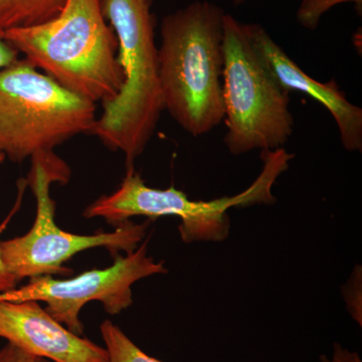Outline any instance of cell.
<instances>
[{"label": "cell", "mask_w": 362, "mask_h": 362, "mask_svg": "<svg viewBox=\"0 0 362 362\" xmlns=\"http://www.w3.org/2000/svg\"><path fill=\"white\" fill-rule=\"evenodd\" d=\"M225 16L221 6L204 0L162 20L157 56L164 110L194 137L211 132L225 119Z\"/></svg>", "instance_id": "1"}, {"label": "cell", "mask_w": 362, "mask_h": 362, "mask_svg": "<svg viewBox=\"0 0 362 362\" xmlns=\"http://www.w3.org/2000/svg\"><path fill=\"white\" fill-rule=\"evenodd\" d=\"M102 0H66L52 20L4 33V40L37 70L95 105L120 92L124 74L118 40Z\"/></svg>", "instance_id": "2"}, {"label": "cell", "mask_w": 362, "mask_h": 362, "mask_svg": "<svg viewBox=\"0 0 362 362\" xmlns=\"http://www.w3.org/2000/svg\"><path fill=\"white\" fill-rule=\"evenodd\" d=\"M102 6L118 40L124 82L118 95L103 105L90 133L122 152L131 166L148 145L164 110L152 0H102Z\"/></svg>", "instance_id": "3"}, {"label": "cell", "mask_w": 362, "mask_h": 362, "mask_svg": "<svg viewBox=\"0 0 362 362\" xmlns=\"http://www.w3.org/2000/svg\"><path fill=\"white\" fill-rule=\"evenodd\" d=\"M293 154L284 148L263 151V168L257 180L245 192L213 201H192L175 187L158 189L145 185L141 175L128 166L122 182L115 192L100 197L86 207L85 218H104L118 226L136 216L151 218L177 216L180 238L187 244L194 242H223L230 235L228 209L277 202L272 192L279 176L289 168Z\"/></svg>", "instance_id": "4"}, {"label": "cell", "mask_w": 362, "mask_h": 362, "mask_svg": "<svg viewBox=\"0 0 362 362\" xmlns=\"http://www.w3.org/2000/svg\"><path fill=\"white\" fill-rule=\"evenodd\" d=\"M96 105L69 92L18 59L0 70V152L21 162L82 133L96 122Z\"/></svg>", "instance_id": "5"}, {"label": "cell", "mask_w": 362, "mask_h": 362, "mask_svg": "<svg viewBox=\"0 0 362 362\" xmlns=\"http://www.w3.org/2000/svg\"><path fill=\"white\" fill-rule=\"evenodd\" d=\"M223 47L226 148L233 156L282 148L294 130L290 93L259 58L244 25L228 13Z\"/></svg>", "instance_id": "6"}, {"label": "cell", "mask_w": 362, "mask_h": 362, "mask_svg": "<svg viewBox=\"0 0 362 362\" xmlns=\"http://www.w3.org/2000/svg\"><path fill=\"white\" fill-rule=\"evenodd\" d=\"M32 158L26 185L37 202L35 223L25 235L0 242L2 259L18 281L42 276H69L71 269L64 266L78 252L103 247L112 256L137 249L144 240L150 220L143 223L128 220L112 233L83 235L65 232L54 221L56 202L51 197L52 183L68 182L70 168L54 151L40 152Z\"/></svg>", "instance_id": "7"}, {"label": "cell", "mask_w": 362, "mask_h": 362, "mask_svg": "<svg viewBox=\"0 0 362 362\" xmlns=\"http://www.w3.org/2000/svg\"><path fill=\"white\" fill-rule=\"evenodd\" d=\"M149 240L126 256L114 255L113 265L93 269L76 277L59 280L52 276L30 279L28 284L16 288L0 298L23 301L45 302V311L78 337L84 334V325L78 315L88 302L99 301L105 311L117 315L133 304L132 286L141 279L166 274L164 262L148 256Z\"/></svg>", "instance_id": "8"}, {"label": "cell", "mask_w": 362, "mask_h": 362, "mask_svg": "<svg viewBox=\"0 0 362 362\" xmlns=\"http://www.w3.org/2000/svg\"><path fill=\"white\" fill-rule=\"evenodd\" d=\"M0 338L52 362H109L105 347L71 332L35 300L0 298Z\"/></svg>", "instance_id": "9"}, {"label": "cell", "mask_w": 362, "mask_h": 362, "mask_svg": "<svg viewBox=\"0 0 362 362\" xmlns=\"http://www.w3.org/2000/svg\"><path fill=\"white\" fill-rule=\"evenodd\" d=\"M245 32L273 77L288 93H304L327 109L337 124L340 142L349 152L362 151V109L350 103L337 81L321 83L307 75L258 23H243Z\"/></svg>", "instance_id": "10"}, {"label": "cell", "mask_w": 362, "mask_h": 362, "mask_svg": "<svg viewBox=\"0 0 362 362\" xmlns=\"http://www.w3.org/2000/svg\"><path fill=\"white\" fill-rule=\"evenodd\" d=\"M66 4V0H0V33L47 23Z\"/></svg>", "instance_id": "11"}, {"label": "cell", "mask_w": 362, "mask_h": 362, "mask_svg": "<svg viewBox=\"0 0 362 362\" xmlns=\"http://www.w3.org/2000/svg\"><path fill=\"white\" fill-rule=\"evenodd\" d=\"M109 362H162L140 349L119 326L110 320L100 325Z\"/></svg>", "instance_id": "12"}, {"label": "cell", "mask_w": 362, "mask_h": 362, "mask_svg": "<svg viewBox=\"0 0 362 362\" xmlns=\"http://www.w3.org/2000/svg\"><path fill=\"white\" fill-rule=\"evenodd\" d=\"M343 4H354L361 11L362 0H301L296 13L298 23L306 30H316L324 14Z\"/></svg>", "instance_id": "13"}, {"label": "cell", "mask_w": 362, "mask_h": 362, "mask_svg": "<svg viewBox=\"0 0 362 362\" xmlns=\"http://www.w3.org/2000/svg\"><path fill=\"white\" fill-rule=\"evenodd\" d=\"M361 274V267L356 266L349 282L343 287V296L345 298L350 315L359 324V326L362 325Z\"/></svg>", "instance_id": "14"}, {"label": "cell", "mask_w": 362, "mask_h": 362, "mask_svg": "<svg viewBox=\"0 0 362 362\" xmlns=\"http://www.w3.org/2000/svg\"><path fill=\"white\" fill-rule=\"evenodd\" d=\"M25 181L23 185H20V197H18V201L16 202V206L14 207L13 211H11V214H9L6 218V221L0 225V235L6 230L7 223L11 221V216L18 211V207L20 206L21 201V195H23V188H25ZM18 283H20V281L8 270V268H7L6 264H4V259H2L1 252H0V296L7 294V293L14 291V290L18 288Z\"/></svg>", "instance_id": "15"}, {"label": "cell", "mask_w": 362, "mask_h": 362, "mask_svg": "<svg viewBox=\"0 0 362 362\" xmlns=\"http://www.w3.org/2000/svg\"><path fill=\"white\" fill-rule=\"evenodd\" d=\"M0 362H52L42 357L32 356L16 345L7 342L6 346L0 349Z\"/></svg>", "instance_id": "16"}, {"label": "cell", "mask_w": 362, "mask_h": 362, "mask_svg": "<svg viewBox=\"0 0 362 362\" xmlns=\"http://www.w3.org/2000/svg\"><path fill=\"white\" fill-rule=\"evenodd\" d=\"M320 362H362L361 356L356 351H350L338 343L333 344L332 356H320Z\"/></svg>", "instance_id": "17"}, {"label": "cell", "mask_w": 362, "mask_h": 362, "mask_svg": "<svg viewBox=\"0 0 362 362\" xmlns=\"http://www.w3.org/2000/svg\"><path fill=\"white\" fill-rule=\"evenodd\" d=\"M18 51L4 40V33H0V70L18 61Z\"/></svg>", "instance_id": "18"}, {"label": "cell", "mask_w": 362, "mask_h": 362, "mask_svg": "<svg viewBox=\"0 0 362 362\" xmlns=\"http://www.w3.org/2000/svg\"><path fill=\"white\" fill-rule=\"evenodd\" d=\"M245 1H246V0H233V4H235V6H238L244 4Z\"/></svg>", "instance_id": "19"}, {"label": "cell", "mask_w": 362, "mask_h": 362, "mask_svg": "<svg viewBox=\"0 0 362 362\" xmlns=\"http://www.w3.org/2000/svg\"><path fill=\"white\" fill-rule=\"evenodd\" d=\"M6 156H4V153H2V152H0V163H2V162L4 161V159H6Z\"/></svg>", "instance_id": "20"}]
</instances>
